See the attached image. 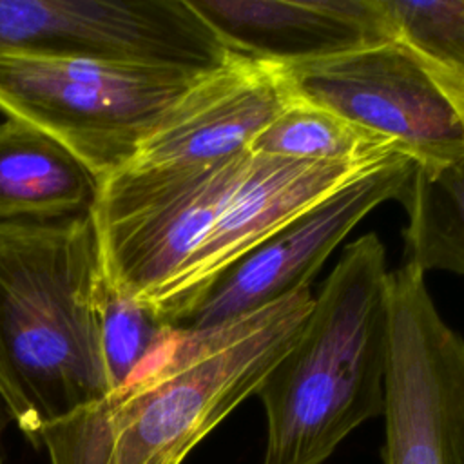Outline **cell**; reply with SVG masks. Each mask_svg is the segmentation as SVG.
<instances>
[{"label": "cell", "instance_id": "obj_1", "mask_svg": "<svg viewBox=\"0 0 464 464\" xmlns=\"http://www.w3.org/2000/svg\"><path fill=\"white\" fill-rule=\"evenodd\" d=\"M310 286L221 324L176 326L125 384L45 426L51 464H183L297 341Z\"/></svg>", "mask_w": 464, "mask_h": 464}, {"label": "cell", "instance_id": "obj_2", "mask_svg": "<svg viewBox=\"0 0 464 464\" xmlns=\"http://www.w3.org/2000/svg\"><path fill=\"white\" fill-rule=\"evenodd\" d=\"M91 212L0 221V399L31 444L111 392L98 335Z\"/></svg>", "mask_w": 464, "mask_h": 464}, {"label": "cell", "instance_id": "obj_3", "mask_svg": "<svg viewBox=\"0 0 464 464\" xmlns=\"http://www.w3.org/2000/svg\"><path fill=\"white\" fill-rule=\"evenodd\" d=\"M388 276L377 234L343 250L297 341L256 393L265 413L256 464H324L352 431L382 417Z\"/></svg>", "mask_w": 464, "mask_h": 464}, {"label": "cell", "instance_id": "obj_4", "mask_svg": "<svg viewBox=\"0 0 464 464\" xmlns=\"http://www.w3.org/2000/svg\"><path fill=\"white\" fill-rule=\"evenodd\" d=\"M203 74L123 58L0 49V112L58 141L100 183L134 158Z\"/></svg>", "mask_w": 464, "mask_h": 464}, {"label": "cell", "instance_id": "obj_5", "mask_svg": "<svg viewBox=\"0 0 464 464\" xmlns=\"http://www.w3.org/2000/svg\"><path fill=\"white\" fill-rule=\"evenodd\" d=\"M248 150L205 167H123L98 183L91 207L100 270L145 299L196 250Z\"/></svg>", "mask_w": 464, "mask_h": 464}, {"label": "cell", "instance_id": "obj_6", "mask_svg": "<svg viewBox=\"0 0 464 464\" xmlns=\"http://www.w3.org/2000/svg\"><path fill=\"white\" fill-rule=\"evenodd\" d=\"M388 314L382 464H464V339L415 265L390 272Z\"/></svg>", "mask_w": 464, "mask_h": 464}, {"label": "cell", "instance_id": "obj_7", "mask_svg": "<svg viewBox=\"0 0 464 464\" xmlns=\"http://www.w3.org/2000/svg\"><path fill=\"white\" fill-rule=\"evenodd\" d=\"M297 96L397 145L415 165L464 160V125L420 60L399 42L285 65Z\"/></svg>", "mask_w": 464, "mask_h": 464}, {"label": "cell", "instance_id": "obj_8", "mask_svg": "<svg viewBox=\"0 0 464 464\" xmlns=\"http://www.w3.org/2000/svg\"><path fill=\"white\" fill-rule=\"evenodd\" d=\"M0 49L207 72L232 51L190 0H0Z\"/></svg>", "mask_w": 464, "mask_h": 464}, {"label": "cell", "instance_id": "obj_9", "mask_svg": "<svg viewBox=\"0 0 464 464\" xmlns=\"http://www.w3.org/2000/svg\"><path fill=\"white\" fill-rule=\"evenodd\" d=\"M395 152L328 163L248 150L239 176L201 243L163 285L140 303L160 321L181 326L232 265L286 223L377 169Z\"/></svg>", "mask_w": 464, "mask_h": 464}, {"label": "cell", "instance_id": "obj_10", "mask_svg": "<svg viewBox=\"0 0 464 464\" xmlns=\"http://www.w3.org/2000/svg\"><path fill=\"white\" fill-rule=\"evenodd\" d=\"M413 169L410 156L395 152L286 223L232 265L181 328H210L310 286L332 250L366 214L388 199H402Z\"/></svg>", "mask_w": 464, "mask_h": 464}, {"label": "cell", "instance_id": "obj_11", "mask_svg": "<svg viewBox=\"0 0 464 464\" xmlns=\"http://www.w3.org/2000/svg\"><path fill=\"white\" fill-rule=\"evenodd\" d=\"M295 98L281 63L230 53L165 112L125 167H205L250 149Z\"/></svg>", "mask_w": 464, "mask_h": 464}, {"label": "cell", "instance_id": "obj_12", "mask_svg": "<svg viewBox=\"0 0 464 464\" xmlns=\"http://www.w3.org/2000/svg\"><path fill=\"white\" fill-rule=\"evenodd\" d=\"M190 2L228 51L281 65L393 40L382 0Z\"/></svg>", "mask_w": 464, "mask_h": 464}, {"label": "cell", "instance_id": "obj_13", "mask_svg": "<svg viewBox=\"0 0 464 464\" xmlns=\"http://www.w3.org/2000/svg\"><path fill=\"white\" fill-rule=\"evenodd\" d=\"M98 179L65 147L18 120L0 121V221L89 212Z\"/></svg>", "mask_w": 464, "mask_h": 464}, {"label": "cell", "instance_id": "obj_14", "mask_svg": "<svg viewBox=\"0 0 464 464\" xmlns=\"http://www.w3.org/2000/svg\"><path fill=\"white\" fill-rule=\"evenodd\" d=\"M408 214L404 263L464 276V160L415 165L401 199Z\"/></svg>", "mask_w": 464, "mask_h": 464}, {"label": "cell", "instance_id": "obj_15", "mask_svg": "<svg viewBox=\"0 0 464 464\" xmlns=\"http://www.w3.org/2000/svg\"><path fill=\"white\" fill-rule=\"evenodd\" d=\"M248 150L301 161L337 163L373 158L399 149L390 140L295 94L261 130Z\"/></svg>", "mask_w": 464, "mask_h": 464}, {"label": "cell", "instance_id": "obj_16", "mask_svg": "<svg viewBox=\"0 0 464 464\" xmlns=\"http://www.w3.org/2000/svg\"><path fill=\"white\" fill-rule=\"evenodd\" d=\"M94 312L111 392L140 372L176 330L134 295L111 285L102 270L94 288Z\"/></svg>", "mask_w": 464, "mask_h": 464}, {"label": "cell", "instance_id": "obj_17", "mask_svg": "<svg viewBox=\"0 0 464 464\" xmlns=\"http://www.w3.org/2000/svg\"><path fill=\"white\" fill-rule=\"evenodd\" d=\"M382 7L395 42L464 76V0H382Z\"/></svg>", "mask_w": 464, "mask_h": 464}, {"label": "cell", "instance_id": "obj_18", "mask_svg": "<svg viewBox=\"0 0 464 464\" xmlns=\"http://www.w3.org/2000/svg\"><path fill=\"white\" fill-rule=\"evenodd\" d=\"M415 54V53H413ZM417 56V54H415ZM419 58V56H417ZM420 60V58H419ZM420 63L424 65L426 72L430 74V78L437 83V87L446 94V98L451 102V105L455 107L462 125H464V76L457 74L453 71L442 69L439 65H433L430 62L420 60Z\"/></svg>", "mask_w": 464, "mask_h": 464}, {"label": "cell", "instance_id": "obj_19", "mask_svg": "<svg viewBox=\"0 0 464 464\" xmlns=\"http://www.w3.org/2000/svg\"><path fill=\"white\" fill-rule=\"evenodd\" d=\"M11 422H13V420H11V417H9V413H7L5 406H4V402H2V399H0V439H2L4 431H5V428H7Z\"/></svg>", "mask_w": 464, "mask_h": 464}]
</instances>
